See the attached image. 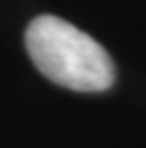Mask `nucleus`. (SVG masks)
Wrapping results in <instances>:
<instances>
[{
  "instance_id": "1",
  "label": "nucleus",
  "mask_w": 146,
  "mask_h": 148,
  "mask_svg": "<svg viewBox=\"0 0 146 148\" xmlns=\"http://www.w3.org/2000/svg\"><path fill=\"white\" fill-rule=\"evenodd\" d=\"M26 50L44 76L74 92H103L116 79L105 48L57 15H39L28 24Z\"/></svg>"
}]
</instances>
